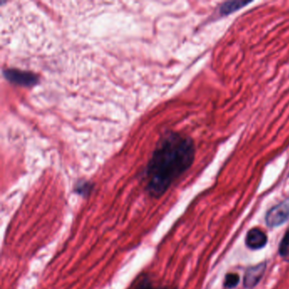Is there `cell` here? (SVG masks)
Segmentation results:
<instances>
[{"instance_id": "cell-1", "label": "cell", "mask_w": 289, "mask_h": 289, "mask_svg": "<svg viewBox=\"0 0 289 289\" xmlns=\"http://www.w3.org/2000/svg\"><path fill=\"white\" fill-rule=\"evenodd\" d=\"M194 143L191 137L170 131L159 141L144 171L146 192L161 198L178 178L192 166Z\"/></svg>"}, {"instance_id": "cell-2", "label": "cell", "mask_w": 289, "mask_h": 289, "mask_svg": "<svg viewBox=\"0 0 289 289\" xmlns=\"http://www.w3.org/2000/svg\"><path fill=\"white\" fill-rule=\"evenodd\" d=\"M289 219V197L268 210L265 217V224L271 228L280 226Z\"/></svg>"}, {"instance_id": "cell-3", "label": "cell", "mask_w": 289, "mask_h": 289, "mask_svg": "<svg viewBox=\"0 0 289 289\" xmlns=\"http://www.w3.org/2000/svg\"><path fill=\"white\" fill-rule=\"evenodd\" d=\"M265 269H266V262L265 261L249 268L244 275V288L251 289L257 286L265 274Z\"/></svg>"}, {"instance_id": "cell-4", "label": "cell", "mask_w": 289, "mask_h": 289, "mask_svg": "<svg viewBox=\"0 0 289 289\" xmlns=\"http://www.w3.org/2000/svg\"><path fill=\"white\" fill-rule=\"evenodd\" d=\"M267 236L259 228H253L248 231L245 238V244L250 250L263 249L267 244Z\"/></svg>"}, {"instance_id": "cell-5", "label": "cell", "mask_w": 289, "mask_h": 289, "mask_svg": "<svg viewBox=\"0 0 289 289\" xmlns=\"http://www.w3.org/2000/svg\"><path fill=\"white\" fill-rule=\"evenodd\" d=\"M251 3L252 2H248V1H227L220 6V15H231L232 13L237 12V10L243 9L244 7Z\"/></svg>"}, {"instance_id": "cell-6", "label": "cell", "mask_w": 289, "mask_h": 289, "mask_svg": "<svg viewBox=\"0 0 289 289\" xmlns=\"http://www.w3.org/2000/svg\"><path fill=\"white\" fill-rule=\"evenodd\" d=\"M94 183H90L89 181H79L76 183L74 189V192L76 194L82 196V198H88L91 194L92 191L94 189Z\"/></svg>"}, {"instance_id": "cell-7", "label": "cell", "mask_w": 289, "mask_h": 289, "mask_svg": "<svg viewBox=\"0 0 289 289\" xmlns=\"http://www.w3.org/2000/svg\"><path fill=\"white\" fill-rule=\"evenodd\" d=\"M240 277L236 273H229L225 275V281H224V287L225 289H234L239 284Z\"/></svg>"}, {"instance_id": "cell-8", "label": "cell", "mask_w": 289, "mask_h": 289, "mask_svg": "<svg viewBox=\"0 0 289 289\" xmlns=\"http://www.w3.org/2000/svg\"><path fill=\"white\" fill-rule=\"evenodd\" d=\"M171 289L170 287H160L155 286L153 284L152 282L149 280L148 277L143 278L142 280L139 281V283H137L135 289Z\"/></svg>"}, {"instance_id": "cell-9", "label": "cell", "mask_w": 289, "mask_h": 289, "mask_svg": "<svg viewBox=\"0 0 289 289\" xmlns=\"http://www.w3.org/2000/svg\"><path fill=\"white\" fill-rule=\"evenodd\" d=\"M289 227L287 230L285 234L283 236V239L281 241L279 245V254L283 257L289 256Z\"/></svg>"}]
</instances>
